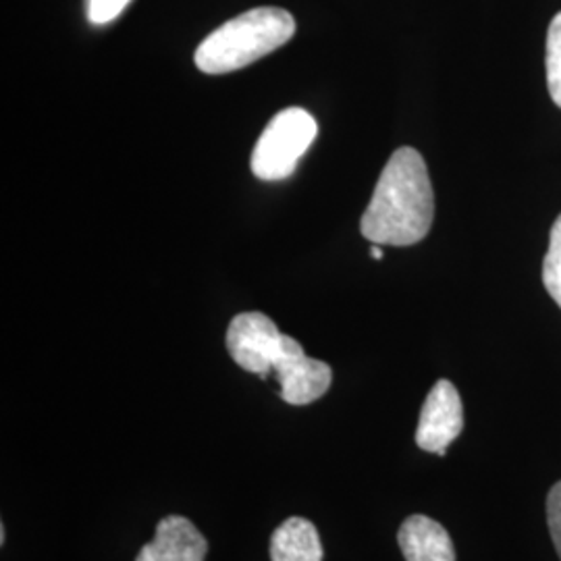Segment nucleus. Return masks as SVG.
Instances as JSON below:
<instances>
[{
	"instance_id": "3",
	"label": "nucleus",
	"mask_w": 561,
	"mask_h": 561,
	"mask_svg": "<svg viewBox=\"0 0 561 561\" xmlns=\"http://www.w3.org/2000/svg\"><path fill=\"white\" fill-rule=\"evenodd\" d=\"M319 125L314 117L300 106L277 113L252 152V173L262 181L287 180L294 175L301 157L317 140Z\"/></svg>"
},
{
	"instance_id": "5",
	"label": "nucleus",
	"mask_w": 561,
	"mask_h": 561,
	"mask_svg": "<svg viewBox=\"0 0 561 561\" xmlns=\"http://www.w3.org/2000/svg\"><path fill=\"white\" fill-rule=\"evenodd\" d=\"M273 373L279 381L280 400L291 405H308L321 400L333 382L331 366L306 356L300 343L289 335L283 337Z\"/></svg>"
},
{
	"instance_id": "7",
	"label": "nucleus",
	"mask_w": 561,
	"mask_h": 561,
	"mask_svg": "<svg viewBox=\"0 0 561 561\" xmlns=\"http://www.w3.org/2000/svg\"><path fill=\"white\" fill-rule=\"evenodd\" d=\"M208 541L192 520L167 516L157 524L154 539L141 547L136 561H204Z\"/></svg>"
},
{
	"instance_id": "2",
	"label": "nucleus",
	"mask_w": 561,
	"mask_h": 561,
	"mask_svg": "<svg viewBox=\"0 0 561 561\" xmlns=\"http://www.w3.org/2000/svg\"><path fill=\"white\" fill-rule=\"evenodd\" d=\"M296 20L279 7H259L222 23L202 41L196 67L202 73L221 76L243 69L275 53L294 38Z\"/></svg>"
},
{
	"instance_id": "12",
	"label": "nucleus",
	"mask_w": 561,
	"mask_h": 561,
	"mask_svg": "<svg viewBox=\"0 0 561 561\" xmlns=\"http://www.w3.org/2000/svg\"><path fill=\"white\" fill-rule=\"evenodd\" d=\"M131 0H88V20L94 25H106L117 20Z\"/></svg>"
},
{
	"instance_id": "11",
	"label": "nucleus",
	"mask_w": 561,
	"mask_h": 561,
	"mask_svg": "<svg viewBox=\"0 0 561 561\" xmlns=\"http://www.w3.org/2000/svg\"><path fill=\"white\" fill-rule=\"evenodd\" d=\"M547 85L561 108V13L553 18L547 32Z\"/></svg>"
},
{
	"instance_id": "8",
	"label": "nucleus",
	"mask_w": 561,
	"mask_h": 561,
	"mask_svg": "<svg viewBox=\"0 0 561 561\" xmlns=\"http://www.w3.org/2000/svg\"><path fill=\"white\" fill-rule=\"evenodd\" d=\"M405 561H456V549L449 533L428 516H410L398 533Z\"/></svg>"
},
{
	"instance_id": "9",
	"label": "nucleus",
	"mask_w": 561,
	"mask_h": 561,
	"mask_svg": "<svg viewBox=\"0 0 561 561\" xmlns=\"http://www.w3.org/2000/svg\"><path fill=\"white\" fill-rule=\"evenodd\" d=\"M322 542L317 526L306 518H289L271 537L273 561H322Z\"/></svg>"
},
{
	"instance_id": "14",
	"label": "nucleus",
	"mask_w": 561,
	"mask_h": 561,
	"mask_svg": "<svg viewBox=\"0 0 561 561\" xmlns=\"http://www.w3.org/2000/svg\"><path fill=\"white\" fill-rule=\"evenodd\" d=\"M370 256H373L375 261H382V245H379V243H373V248H370Z\"/></svg>"
},
{
	"instance_id": "1",
	"label": "nucleus",
	"mask_w": 561,
	"mask_h": 561,
	"mask_svg": "<svg viewBox=\"0 0 561 561\" xmlns=\"http://www.w3.org/2000/svg\"><path fill=\"white\" fill-rule=\"evenodd\" d=\"M435 219V194L426 162L414 148H400L382 169L360 221L362 236L379 245H414Z\"/></svg>"
},
{
	"instance_id": "13",
	"label": "nucleus",
	"mask_w": 561,
	"mask_h": 561,
	"mask_svg": "<svg viewBox=\"0 0 561 561\" xmlns=\"http://www.w3.org/2000/svg\"><path fill=\"white\" fill-rule=\"evenodd\" d=\"M547 524L561 560V481L547 495Z\"/></svg>"
},
{
	"instance_id": "6",
	"label": "nucleus",
	"mask_w": 561,
	"mask_h": 561,
	"mask_svg": "<svg viewBox=\"0 0 561 561\" xmlns=\"http://www.w3.org/2000/svg\"><path fill=\"white\" fill-rule=\"evenodd\" d=\"M463 428V408L460 393L454 382L442 379L435 382L422 405L421 421L416 428V445L428 451L445 456L447 447L456 442Z\"/></svg>"
},
{
	"instance_id": "4",
	"label": "nucleus",
	"mask_w": 561,
	"mask_h": 561,
	"mask_svg": "<svg viewBox=\"0 0 561 561\" xmlns=\"http://www.w3.org/2000/svg\"><path fill=\"white\" fill-rule=\"evenodd\" d=\"M283 333L273 319L262 312H241L227 329V350L233 362L266 379L279 356Z\"/></svg>"
},
{
	"instance_id": "10",
	"label": "nucleus",
	"mask_w": 561,
	"mask_h": 561,
	"mask_svg": "<svg viewBox=\"0 0 561 561\" xmlns=\"http://www.w3.org/2000/svg\"><path fill=\"white\" fill-rule=\"evenodd\" d=\"M542 283L549 291V296L561 308V215L551 227L549 236V250L542 262Z\"/></svg>"
}]
</instances>
